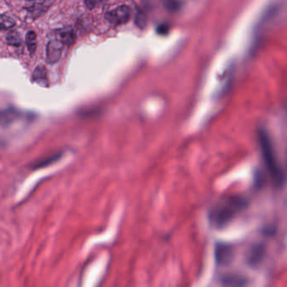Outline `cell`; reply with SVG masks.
<instances>
[{
	"label": "cell",
	"instance_id": "7a4b0ae2",
	"mask_svg": "<svg viewBox=\"0 0 287 287\" xmlns=\"http://www.w3.org/2000/svg\"><path fill=\"white\" fill-rule=\"evenodd\" d=\"M258 140L267 173L275 187L280 188L284 185L286 173L278 161L275 146L273 144L268 131L260 128L258 132Z\"/></svg>",
	"mask_w": 287,
	"mask_h": 287
},
{
	"label": "cell",
	"instance_id": "9a60e30c",
	"mask_svg": "<svg viewBox=\"0 0 287 287\" xmlns=\"http://www.w3.org/2000/svg\"><path fill=\"white\" fill-rule=\"evenodd\" d=\"M104 0H84V3H85L87 8L94 9V8H96V7L99 5Z\"/></svg>",
	"mask_w": 287,
	"mask_h": 287
},
{
	"label": "cell",
	"instance_id": "8fae6325",
	"mask_svg": "<svg viewBox=\"0 0 287 287\" xmlns=\"http://www.w3.org/2000/svg\"><path fill=\"white\" fill-rule=\"evenodd\" d=\"M33 79L35 82H37L40 85L46 86L48 79H47V72H46V68L44 66L40 65L36 68L34 74H33Z\"/></svg>",
	"mask_w": 287,
	"mask_h": 287
},
{
	"label": "cell",
	"instance_id": "3957f363",
	"mask_svg": "<svg viewBox=\"0 0 287 287\" xmlns=\"http://www.w3.org/2000/svg\"><path fill=\"white\" fill-rule=\"evenodd\" d=\"M132 17V10L127 5H121L112 9L105 15V19L113 25H120L129 21Z\"/></svg>",
	"mask_w": 287,
	"mask_h": 287
},
{
	"label": "cell",
	"instance_id": "9c48e42d",
	"mask_svg": "<svg viewBox=\"0 0 287 287\" xmlns=\"http://www.w3.org/2000/svg\"><path fill=\"white\" fill-rule=\"evenodd\" d=\"M21 117V113L15 109L0 111V126H7Z\"/></svg>",
	"mask_w": 287,
	"mask_h": 287
},
{
	"label": "cell",
	"instance_id": "4fadbf2b",
	"mask_svg": "<svg viewBox=\"0 0 287 287\" xmlns=\"http://www.w3.org/2000/svg\"><path fill=\"white\" fill-rule=\"evenodd\" d=\"M16 24L12 17L7 15H0V30H8Z\"/></svg>",
	"mask_w": 287,
	"mask_h": 287
},
{
	"label": "cell",
	"instance_id": "ba28073f",
	"mask_svg": "<svg viewBox=\"0 0 287 287\" xmlns=\"http://www.w3.org/2000/svg\"><path fill=\"white\" fill-rule=\"evenodd\" d=\"M220 282L227 287H244L249 284V279L240 274L229 273L220 277Z\"/></svg>",
	"mask_w": 287,
	"mask_h": 287
},
{
	"label": "cell",
	"instance_id": "52a82bcc",
	"mask_svg": "<svg viewBox=\"0 0 287 287\" xmlns=\"http://www.w3.org/2000/svg\"><path fill=\"white\" fill-rule=\"evenodd\" d=\"M49 6V0H30L25 9L30 16L36 19L46 12Z\"/></svg>",
	"mask_w": 287,
	"mask_h": 287
},
{
	"label": "cell",
	"instance_id": "6da1fadb",
	"mask_svg": "<svg viewBox=\"0 0 287 287\" xmlns=\"http://www.w3.org/2000/svg\"><path fill=\"white\" fill-rule=\"evenodd\" d=\"M249 200L242 194H229L215 204L208 212L210 226L216 229H225L237 216L247 209Z\"/></svg>",
	"mask_w": 287,
	"mask_h": 287
},
{
	"label": "cell",
	"instance_id": "7c38bea8",
	"mask_svg": "<svg viewBox=\"0 0 287 287\" xmlns=\"http://www.w3.org/2000/svg\"><path fill=\"white\" fill-rule=\"evenodd\" d=\"M26 40V45H27L28 50L31 53V55L34 54L37 48V35L35 31H31L28 32L25 37Z\"/></svg>",
	"mask_w": 287,
	"mask_h": 287
},
{
	"label": "cell",
	"instance_id": "8992f818",
	"mask_svg": "<svg viewBox=\"0 0 287 287\" xmlns=\"http://www.w3.org/2000/svg\"><path fill=\"white\" fill-rule=\"evenodd\" d=\"M63 44L59 40H51L46 46V61L50 64L58 62L62 57Z\"/></svg>",
	"mask_w": 287,
	"mask_h": 287
},
{
	"label": "cell",
	"instance_id": "30bf717a",
	"mask_svg": "<svg viewBox=\"0 0 287 287\" xmlns=\"http://www.w3.org/2000/svg\"><path fill=\"white\" fill-rule=\"evenodd\" d=\"M57 37L59 39V41H61L62 44L70 46L74 44L76 40V34L73 29L67 28V29H62L57 31Z\"/></svg>",
	"mask_w": 287,
	"mask_h": 287
},
{
	"label": "cell",
	"instance_id": "5bb4252c",
	"mask_svg": "<svg viewBox=\"0 0 287 287\" xmlns=\"http://www.w3.org/2000/svg\"><path fill=\"white\" fill-rule=\"evenodd\" d=\"M7 42L11 46H18L21 43V38L17 31H11L7 36Z\"/></svg>",
	"mask_w": 287,
	"mask_h": 287
},
{
	"label": "cell",
	"instance_id": "5b68a950",
	"mask_svg": "<svg viewBox=\"0 0 287 287\" xmlns=\"http://www.w3.org/2000/svg\"><path fill=\"white\" fill-rule=\"evenodd\" d=\"M266 254V244L256 243L250 246L246 254V261L249 266L256 267L262 262Z\"/></svg>",
	"mask_w": 287,
	"mask_h": 287
},
{
	"label": "cell",
	"instance_id": "277c9868",
	"mask_svg": "<svg viewBox=\"0 0 287 287\" xmlns=\"http://www.w3.org/2000/svg\"><path fill=\"white\" fill-rule=\"evenodd\" d=\"M234 256V247L225 242H220L215 247V259L220 266H226L231 262Z\"/></svg>",
	"mask_w": 287,
	"mask_h": 287
}]
</instances>
